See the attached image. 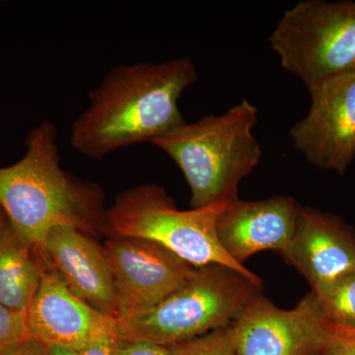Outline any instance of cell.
<instances>
[{
	"label": "cell",
	"instance_id": "cell-4",
	"mask_svg": "<svg viewBox=\"0 0 355 355\" xmlns=\"http://www.w3.org/2000/svg\"><path fill=\"white\" fill-rule=\"evenodd\" d=\"M263 280L220 265L197 268L191 279L151 309L118 319L123 340L170 347L230 326L261 293Z\"/></svg>",
	"mask_w": 355,
	"mask_h": 355
},
{
	"label": "cell",
	"instance_id": "cell-5",
	"mask_svg": "<svg viewBox=\"0 0 355 355\" xmlns=\"http://www.w3.org/2000/svg\"><path fill=\"white\" fill-rule=\"evenodd\" d=\"M229 203L181 210L162 187L142 184L116 198L107 209L103 233L158 243L196 268L220 265L257 277L224 251L217 237V219Z\"/></svg>",
	"mask_w": 355,
	"mask_h": 355
},
{
	"label": "cell",
	"instance_id": "cell-21",
	"mask_svg": "<svg viewBox=\"0 0 355 355\" xmlns=\"http://www.w3.org/2000/svg\"><path fill=\"white\" fill-rule=\"evenodd\" d=\"M0 355H46V352L43 343L30 338L3 350Z\"/></svg>",
	"mask_w": 355,
	"mask_h": 355
},
{
	"label": "cell",
	"instance_id": "cell-20",
	"mask_svg": "<svg viewBox=\"0 0 355 355\" xmlns=\"http://www.w3.org/2000/svg\"><path fill=\"white\" fill-rule=\"evenodd\" d=\"M116 336H104L79 350L81 355H118L119 340Z\"/></svg>",
	"mask_w": 355,
	"mask_h": 355
},
{
	"label": "cell",
	"instance_id": "cell-16",
	"mask_svg": "<svg viewBox=\"0 0 355 355\" xmlns=\"http://www.w3.org/2000/svg\"><path fill=\"white\" fill-rule=\"evenodd\" d=\"M168 347L173 355H237L230 326Z\"/></svg>",
	"mask_w": 355,
	"mask_h": 355
},
{
	"label": "cell",
	"instance_id": "cell-14",
	"mask_svg": "<svg viewBox=\"0 0 355 355\" xmlns=\"http://www.w3.org/2000/svg\"><path fill=\"white\" fill-rule=\"evenodd\" d=\"M46 263L38 248L14 229L0 214V303L27 314L43 277Z\"/></svg>",
	"mask_w": 355,
	"mask_h": 355
},
{
	"label": "cell",
	"instance_id": "cell-22",
	"mask_svg": "<svg viewBox=\"0 0 355 355\" xmlns=\"http://www.w3.org/2000/svg\"><path fill=\"white\" fill-rule=\"evenodd\" d=\"M44 347H46V355H81L79 350L55 347V345H44Z\"/></svg>",
	"mask_w": 355,
	"mask_h": 355
},
{
	"label": "cell",
	"instance_id": "cell-8",
	"mask_svg": "<svg viewBox=\"0 0 355 355\" xmlns=\"http://www.w3.org/2000/svg\"><path fill=\"white\" fill-rule=\"evenodd\" d=\"M119 319L151 309L184 286L197 268L150 240L109 238L104 245Z\"/></svg>",
	"mask_w": 355,
	"mask_h": 355
},
{
	"label": "cell",
	"instance_id": "cell-23",
	"mask_svg": "<svg viewBox=\"0 0 355 355\" xmlns=\"http://www.w3.org/2000/svg\"><path fill=\"white\" fill-rule=\"evenodd\" d=\"M2 212V209H1V207H0V214H1Z\"/></svg>",
	"mask_w": 355,
	"mask_h": 355
},
{
	"label": "cell",
	"instance_id": "cell-11",
	"mask_svg": "<svg viewBox=\"0 0 355 355\" xmlns=\"http://www.w3.org/2000/svg\"><path fill=\"white\" fill-rule=\"evenodd\" d=\"M313 293L355 272V231L335 214L299 207L295 233L282 253Z\"/></svg>",
	"mask_w": 355,
	"mask_h": 355
},
{
	"label": "cell",
	"instance_id": "cell-7",
	"mask_svg": "<svg viewBox=\"0 0 355 355\" xmlns=\"http://www.w3.org/2000/svg\"><path fill=\"white\" fill-rule=\"evenodd\" d=\"M311 106L291 128L306 160L345 174L355 158V69L324 79L308 90Z\"/></svg>",
	"mask_w": 355,
	"mask_h": 355
},
{
	"label": "cell",
	"instance_id": "cell-18",
	"mask_svg": "<svg viewBox=\"0 0 355 355\" xmlns=\"http://www.w3.org/2000/svg\"><path fill=\"white\" fill-rule=\"evenodd\" d=\"M328 329L329 340L322 355H355V331L334 328L329 324Z\"/></svg>",
	"mask_w": 355,
	"mask_h": 355
},
{
	"label": "cell",
	"instance_id": "cell-12",
	"mask_svg": "<svg viewBox=\"0 0 355 355\" xmlns=\"http://www.w3.org/2000/svg\"><path fill=\"white\" fill-rule=\"evenodd\" d=\"M49 268L70 292L107 316L119 319V304L104 247L69 226L51 229L38 248Z\"/></svg>",
	"mask_w": 355,
	"mask_h": 355
},
{
	"label": "cell",
	"instance_id": "cell-15",
	"mask_svg": "<svg viewBox=\"0 0 355 355\" xmlns=\"http://www.w3.org/2000/svg\"><path fill=\"white\" fill-rule=\"evenodd\" d=\"M313 295L329 326L355 331V272Z\"/></svg>",
	"mask_w": 355,
	"mask_h": 355
},
{
	"label": "cell",
	"instance_id": "cell-1",
	"mask_svg": "<svg viewBox=\"0 0 355 355\" xmlns=\"http://www.w3.org/2000/svg\"><path fill=\"white\" fill-rule=\"evenodd\" d=\"M197 80V67L188 58L116 65L89 92L88 108L71 127L72 146L102 159L164 137L186 123L178 102Z\"/></svg>",
	"mask_w": 355,
	"mask_h": 355
},
{
	"label": "cell",
	"instance_id": "cell-3",
	"mask_svg": "<svg viewBox=\"0 0 355 355\" xmlns=\"http://www.w3.org/2000/svg\"><path fill=\"white\" fill-rule=\"evenodd\" d=\"M258 108L247 99L221 114H209L150 142L179 166L190 187L191 209L238 200L245 178L263 151L253 130Z\"/></svg>",
	"mask_w": 355,
	"mask_h": 355
},
{
	"label": "cell",
	"instance_id": "cell-19",
	"mask_svg": "<svg viewBox=\"0 0 355 355\" xmlns=\"http://www.w3.org/2000/svg\"><path fill=\"white\" fill-rule=\"evenodd\" d=\"M118 355H173L169 347L148 340L120 338Z\"/></svg>",
	"mask_w": 355,
	"mask_h": 355
},
{
	"label": "cell",
	"instance_id": "cell-10",
	"mask_svg": "<svg viewBox=\"0 0 355 355\" xmlns=\"http://www.w3.org/2000/svg\"><path fill=\"white\" fill-rule=\"evenodd\" d=\"M27 322L32 340L44 345L81 350L104 336L121 338L118 320L76 297L46 265Z\"/></svg>",
	"mask_w": 355,
	"mask_h": 355
},
{
	"label": "cell",
	"instance_id": "cell-13",
	"mask_svg": "<svg viewBox=\"0 0 355 355\" xmlns=\"http://www.w3.org/2000/svg\"><path fill=\"white\" fill-rule=\"evenodd\" d=\"M297 205L289 196L229 203L216 223L219 242L237 263L263 251L284 253L292 241L297 224Z\"/></svg>",
	"mask_w": 355,
	"mask_h": 355
},
{
	"label": "cell",
	"instance_id": "cell-9",
	"mask_svg": "<svg viewBox=\"0 0 355 355\" xmlns=\"http://www.w3.org/2000/svg\"><path fill=\"white\" fill-rule=\"evenodd\" d=\"M230 327L237 355H322L329 340L312 292L292 310L259 293Z\"/></svg>",
	"mask_w": 355,
	"mask_h": 355
},
{
	"label": "cell",
	"instance_id": "cell-6",
	"mask_svg": "<svg viewBox=\"0 0 355 355\" xmlns=\"http://www.w3.org/2000/svg\"><path fill=\"white\" fill-rule=\"evenodd\" d=\"M270 43L307 90L355 69V1L301 0L282 16Z\"/></svg>",
	"mask_w": 355,
	"mask_h": 355
},
{
	"label": "cell",
	"instance_id": "cell-17",
	"mask_svg": "<svg viewBox=\"0 0 355 355\" xmlns=\"http://www.w3.org/2000/svg\"><path fill=\"white\" fill-rule=\"evenodd\" d=\"M30 338L27 314L0 303V352Z\"/></svg>",
	"mask_w": 355,
	"mask_h": 355
},
{
	"label": "cell",
	"instance_id": "cell-2",
	"mask_svg": "<svg viewBox=\"0 0 355 355\" xmlns=\"http://www.w3.org/2000/svg\"><path fill=\"white\" fill-rule=\"evenodd\" d=\"M24 157L0 168V207L16 232L39 248L51 229L69 226L103 232L107 209L99 184L60 167L58 130L43 121L26 137Z\"/></svg>",
	"mask_w": 355,
	"mask_h": 355
}]
</instances>
